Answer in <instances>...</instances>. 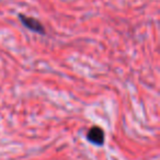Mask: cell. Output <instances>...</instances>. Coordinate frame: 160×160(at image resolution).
Segmentation results:
<instances>
[{
  "label": "cell",
  "mask_w": 160,
  "mask_h": 160,
  "mask_svg": "<svg viewBox=\"0 0 160 160\" xmlns=\"http://www.w3.org/2000/svg\"><path fill=\"white\" fill-rule=\"evenodd\" d=\"M19 19H20L21 22L23 23V25H24L27 29L31 30V31H33V32H36V33H41V34L45 33L44 27H43L40 21L35 20V19H33V18H30V17H25V16H23V14H20Z\"/></svg>",
  "instance_id": "obj_1"
},
{
  "label": "cell",
  "mask_w": 160,
  "mask_h": 160,
  "mask_svg": "<svg viewBox=\"0 0 160 160\" xmlns=\"http://www.w3.org/2000/svg\"><path fill=\"white\" fill-rule=\"evenodd\" d=\"M87 138L96 145H102L104 142V132L101 127L93 126L87 134Z\"/></svg>",
  "instance_id": "obj_2"
}]
</instances>
